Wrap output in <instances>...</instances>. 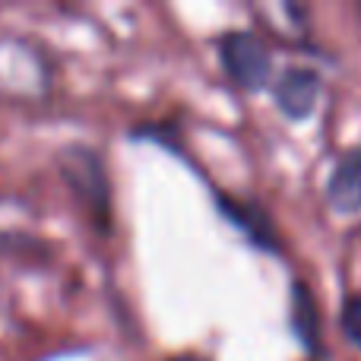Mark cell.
<instances>
[{"mask_svg": "<svg viewBox=\"0 0 361 361\" xmlns=\"http://www.w3.org/2000/svg\"><path fill=\"white\" fill-rule=\"evenodd\" d=\"M222 67L241 89H263L269 80V51L250 32H228L219 42Z\"/></svg>", "mask_w": 361, "mask_h": 361, "instance_id": "7a4b0ae2", "label": "cell"}, {"mask_svg": "<svg viewBox=\"0 0 361 361\" xmlns=\"http://www.w3.org/2000/svg\"><path fill=\"white\" fill-rule=\"evenodd\" d=\"M222 212H228V216L235 219V222L241 225L244 231H250V235H254V241H260V244H273V231H269L267 219H263L260 212L244 209V206H235V200H228V197H222Z\"/></svg>", "mask_w": 361, "mask_h": 361, "instance_id": "8992f818", "label": "cell"}, {"mask_svg": "<svg viewBox=\"0 0 361 361\" xmlns=\"http://www.w3.org/2000/svg\"><path fill=\"white\" fill-rule=\"evenodd\" d=\"M61 171L63 180L70 184V190L92 209L95 222H102V228H108V212H111V187H108L105 162L95 149L89 146H67L61 152Z\"/></svg>", "mask_w": 361, "mask_h": 361, "instance_id": "6da1fadb", "label": "cell"}, {"mask_svg": "<svg viewBox=\"0 0 361 361\" xmlns=\"http://www.w3.org/2000/svg\"><path fill=\"white\" fill-rule=\"evenodd\" d=\"M292 326L307 349L317 345V339H320L317 307H314V298H311V292H307V286H301V282H295V288H292Z\"/></svg>", "mask_w": 361, "mask_h": 361, "instance_id": "5b68a950", "label": "cell"}, {"mask_svg": "<svg viewBox=\"0 0 361 361\" xmlns=\"http://www.w3.org/2000/svg\"><path fill=\"white\" fill-rule=\"evenodd\" d=\"M320 80L311 70H286L276 82V105L288 114V118H307L317 102Z\"/></svg>", "mask_w": 361, "mask_h": 361, "instance_id": "3957f363", "label": "cell"}, {"mask_svg": "<svg viewBox=\"0 0 361 361\" xmlns=\"http://www.w3.org/2000/svg\"><path fill=\"white\" fill-rule=\"evenodd\" d=\"M343 330L361 349V295H349L343 305Z\"/></svg>", "mask_w": 361, "mask_h": 361, "instance_id": "52a82bcc", "label": "cell"}, {"mask_svg": "<svg viewBox=\"0 0 361 361\" xmlns=\"http://www.w3.org/2000/svg\"><path fill=\"white\" fill-rule=\"evenodd\" d=\"M326 197L339 212H358L361 209V146L349 149L339 159L336 171L330 178Z\"/></svg>", "mask_w": 361, "mask_h": 361, "instance_id": "277c9868", "label": "cell"}, {"mask_svg": "<svg viewBox=\"0 0 361 361\" xmlns=\"http://www.w3.org/2000/svg\"><path fill=\"white\" fill-rule=\"evenodd\" d=\"M171 361H203V358H197V355H178V358H171Z\"/></svg>", "mask_w": 361, "mask_h": 361, "instance_id": "ba28073f", "label": "cell"}]
</instances>
